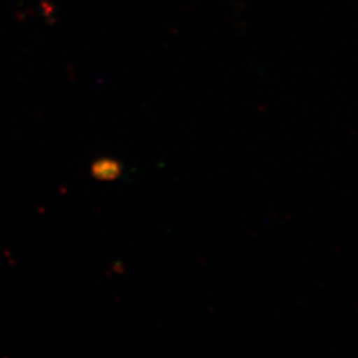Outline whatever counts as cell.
I'll return each instance as SVG.
<instances>
[{
    "label": "cell",
    "instance_id": "obj_1",
    "mask_svg": "<svg viewBox=\"0 0 358 358\" xmlns=\"http://www.w3.org/2000/svg\"><path fill=\"white\" fill-rule=\"evenodd\" d=\"M121 165L112 158H100L90 169L93 178L99 180H113L121 176Z\"/></svg>",
    "mask_w": 358,
    "mask_h": 358
}]
</instances>
